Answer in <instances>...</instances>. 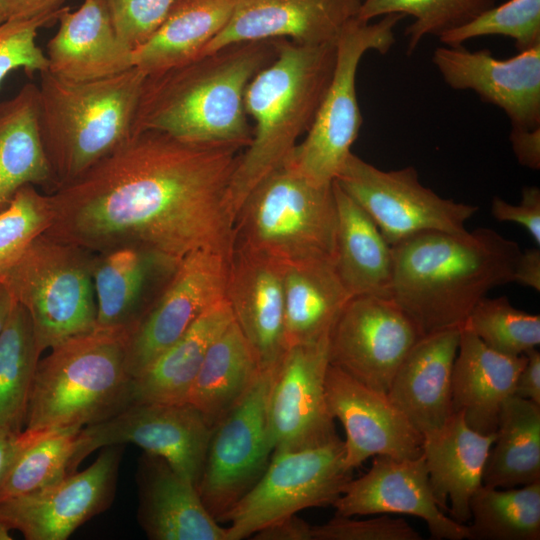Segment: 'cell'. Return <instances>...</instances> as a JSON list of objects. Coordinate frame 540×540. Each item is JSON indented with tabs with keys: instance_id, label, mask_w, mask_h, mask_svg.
<instances>
[{
	"instance_id": "52",
	"label": "cell",
	"mask_w": 540,
	"mask_h": 540,
	"mask_svg": "<svg viewBox=\"0 0 540 540\" xmlns=\"http://www.w3.org/2000/svg\"><path fill=\"white\" fill-rule=\"evenodd\" d=\"M16 301L5 283L0 281V335Z\"/></svg>"
},
{
	"instance_id": "24",
	"label": "cell",
	"mask_w": 540,
	"mask_h": 540,
	"mask_svg": "<svg viewBox=\"0 0 540 540\" xmlns=\"http://www.w3.org/2000/svg\"><path fill=\"white\" fill-rule=\"evenodd\" d=\"M47 43L48 71L70 81L111 77L133 68V50L117 36L105 0L64 6Z\"/></svg>"
},
{
	"instance_id": "45",
	"label": "cell",
	"mask_w": 540,
	"mask_h": 540,
	"mask_svg": "<svg viewBox=\"0 0 540 540\" xmlns=\"http://www.w3.org/2000/svg\"><path fill=\"white\" fill-rule=\"evenodd\" d=\"M422 537L403 518L386 514L355 520L335 515L319 526H312V540H421Z\"/></svg>"
},
{
	"instance_id": "26",
	"label": "cell",
	"mask_w": 540,
	"mask_h": 540,
	"mask_svg": "<svg viewBox=\"0 0 540 540\" xmlns=\"http://www.w3.org/2000/svg\"><path fill=\"white\" fill-rule=\"evenodd\" d=\"M138 522L151 540H226V528L209 513L197 486L163 458L145 453L137 472Z\"/></svg>"
},
{
	"instance_id": "47",
	"label": "cell",
	"mask_w": 540,
	"mask_h": 540,
	"mask_svg": "<svg viewBox=\"0 0 540 540\" xmlns=\"http://www.w3.org/2000/svg\"><path fill=\"white\" fill-rule=\"evenodd\" d=\"M513 153L520 165L532 170L540 168V127L511 128L509 135Z\"/></svg>"
},
{
	"instance_id": "21",
	"label": "cell",
	"mask_w": 540,
	"mask_h": 540,
	"mask_svg": "<svg viewBox=\"0 0 540 540\" xmlns=\"http://www.w3.org/2000/svg\"><path fill=\"white\" fill-rule=\"evenodd\" d=\"M362 0H236L225 27L200 55L251 41L288 39L301 45L335 44Z\"/></svg>"
},
{
	"instance_id": "41",
	"label": "cell",
	"mask_w": 540,
	"mask_h": 540,
	"mask_svg": "<svg viewBox=\"0 0 540 540\" xmlns=\"http://www.w3.org/2000/svg\"><path fill=\"white\" fill-rule=\"evenodd\" d=\"M492 35L513 39L518 52L540 44V0L495 4L469 22L443 33L439 40L447 46H460L470 39Z\"/></svg>"
},
{
	"instance_id": "42",
	"label": "cell",
	"mask_w": 540,
	"mask_h": 540,
	"mask_svg": "<svg viewBox=\"0 0 540 540\" xmlns=\"http://www.w3.org/2000/svg\"><path fill=\"white\" fill-rule=\"evenodd\" d=\"M51 207L47 193L34 185L22 187L0 211V281L30 244L49 227Z\"/></svg>"
},
{
	"instance_id": "32",
	"label": "cell",
	"mask_w": 540,
	"mask_h": 540,
	"mask_svg": "<svg viewBox=\"0 0 540 540\" xmlns=\"http://www.w3.org/2000/svg\"><path fill=\"white\" fill-rule=\"evenodd\" d=\"M286 346L318 341L351 298L329 261L282 265Z\"/></svg>"
},
{
	"instance_id": "11",
	"label": "cell",
	"mask_w": 540,
	"mask_h": 540,
	"mask_svg": "<svg viewBox=\"0 0 540 540\" xmlns=\"http://www.w3.org/2000/svg\"><path fill=\"white\" fill-rule=\"evenodd\" d=\"M374 221L390 246L428 231L463 232L476 205L443 198L406 166L382 170L352 152L334 180Z\"/></svg>"
},
{
	"instance_id": "13",
	"label": "cell",
	"mask_w": 540,
	"mask_h": 540,
	"mask_svg": "<svg viewBox=\"0 0 540 540\" xmlns=\"http://www.w3.org/2000/svg\"><path fill=\"white\" fill-rule=\"evenodd\" d=\"M212 430L204 415L187 402L132 403L110 418L80 430L71 472L99 448L131 443L163 458L197 486Z\"/></svg>"
},
{
	"instance_id": "1",
	"label": "cell",
	"mask_w": 540,
	"mask_h": 540,
	"mask_svg": "<svg viewBox=\"0 0 540 540\" xmlns=\"http://www.w3.org/2000/svg\"><path fill=\"white\" fill-rule=\"evenodd\" d=\"M244 148L132 133L48 194L43 233L91 253L136 246L174 262L199 250L233 252L227 195Z\"/></svg>"
},
{
	"instance_id": "51",
	"label": "cell",
	"mask_w": 540,
	"mask_h": 540,
	"mask_svg": "<svg viewBox=\"0 0 540 540\" xmlns=\"http://www.w3.org/2000/svg\"><path fill=\"white\" fill-rule=\"evenodd\" d=\"M513 282L540 291V250L530 248L521 251L515 264Z\"/></svg>"
},
{
	"instance_id": "9",
	"label": "cell",
	"mask_w": 540,
	"mask_h": 540,
	"mask_svg": "<svg viewBox=\"0 0 540 540\" xmlns=\"http://www.w3.org/2000/svg\"><path fill=\"white\" fill-rule=\"evenodd\" d=\"M402 14H387L377 22L352 18L336 42L332 78L304 139L282 165L316 184L337 177L359 135L362 115L356 94V74L363 55L387 53L395 43L394 29Z\"/></svg>"
},
{
	"instance_id": "2",
	"label": "cell",
	"mask_w": 540,
	"mask_h": 540,
	"mask_svg": "<svg viewBox=\"0 0 540 540\" xmlns=\"http://www.w3.org/2000/svg\"><path fill=\"white\" fill-rule=\"evenodd\" d=\"M392 247L391 297L422 336L462 327L477 302L513 282L517 242L491 228L428 231Z\"/></svg>"
},
{
	"instance_id": "6",
	"label": "cell",
	"mask_w": 540,
	"mask_h": 540,
	"mask_svg": "<svg viewBox=\"0 0 540 540\" xmlns=\"http://www.w3.org/2000/svg\"><path fill=\"white\" fill-rule=\"evenodd\" d=\"M129 336L95 326L51 348L36 368L26 428H83L130 405Z\"/></svg>"
},
{
	"instance_id": "5",
	"label": "cell",
	"mask_w": 540,
	"mask_h": 540,
	"mask_svg": "<svg viewBox=\"0 0 540 540\" xmlns=\"http://www.w3.org/2000/svg\"><path fill=\"white\" fill-rule=\"evenodd\" d=\"M145 74L133 67L90 81L39 73V129L57 186L121 145L131 134ZM56 186V187H57Z\"/></svg>"
},
{
	"instance_id": "40",
	"label": "cell",
	"mask_w": 540,
	"mask_h": 540,
	"mask_svg": "<svg viewBox=\"0 0 540 540\" xmlns=\"http://www.w3.org/2000/svg\"><path fill=\"white\" fill-rule=\"evenodd\" d=\"M462 327L506 356L523 355L540 344V316L515 308L506 296L480 299Z\"/></svg>"
},
{
	"instance_id": "27",
	"label": "cell",
	"mask_w": 540,
	"mask_h": 540,
	"mask_svg": "<svg viewBox=\"0 0 540 540\" xmlns=\"http://www.w3.org/2000/svg\"><path fill=\"white\" fill-rule=\"evenodd\" d=\"M496 432L471 429L460 412L423 437V456L435 501L454 521L470 520L469 503L482 485L484 467Z\"/></svg>"
},
{
	"instance_id": "54",
	"label": "cell",
	"mask_w": 540,
	"mask_h": 540,
	"mask_svg": "<svg viewBox=\"0 0 540 540\" xmlns=\"http://www.w3.org/2000/svg\"><path fill=\"white\" fill-rule=\"evenodd\" d=\"M3 21H4V19H3L2 15L0 14V23L3 22Z\"/></svg>"
},
{
	"instance_id": "49",
	"label": "cell",
	"mask_w": 540,
	"mask_h": 540,
	"mask_svg": "<svg viewBox=\"0 0 540 540\" xmlns=\"http://www.w3.org/2000/svg\"><path fill=\"white\" fill-rule=\"evenodd\" d=\"M255 540H312V526L296 514L278 520L253 535Z\"/></svg>"
},
{
	"instance_id": "20",
	"label": "cell",
	"mask_w": 540,
	"mask_h": 540,
	"mask_svg": "<svg viewBox=\"0 0 540 540\" xmlns=\"http://www.w3.org/2000/svg\"><path fill=\"white\" fill-rule=\"evenodd\" d=\"M333 506L336 515L407 514L427 523L433 539L469 538L468 527L447 516L438 506L429 482L425 459L374 456L371 468L351 479Z\"/></svg>"
},
{
	"instance_id": "46",
	"label": "cell",
	"mask_w": 540,
	"mask_h": 540,
	"mask_svg": "<svg viewBox=\"0 0 540 540\" xmlns=\"http://www.w3.org/2000/svg\"><path fill=\"white\" fill-rule=\"evenodd\" d=\"M492 216L498 221L514 222L521 225L540 246V189L537 186H525L521 191V200L511 204L495 196L491 203Z\"/></svg>"
},
{
	"instance_id": "15",
	"label": "cell",
	"mask_w": 540,
	"mask_h": 540,
	"mask_svg": "<svg viewBox=\"0 0 540 540\" xmlns=\"http://www.w3.org/2000/svg\"><path fill=\"white\" fill-rule=\"evenodd\" d=\"M122 445L104 447L81 472L41 490L0 501V524L27 540H65L104 512L116 491Z\"/></svg>"
},
{
	"instance_id": "39",
	"label": "cell",
	"mask_w": 540,
	"mask_h": 540,
	"mask_svg": "<svg viewBox=\"0 0 540 540\" xmlns=\"http://www.w3.org/2000/svg\"><path fill=\"white\" fill-rule=\"evenodd\" d=\"M496 4V0H363L357 18L370 22L387 14L411 16L406 28L408 55L426 36L438 38L455 29Z\"/></svg>"
},
{
	"instance_id": "18",
	"label": "cell",
	"mask_w": 540,
	"mask_h": 540,
	"mask_svg": "<svg viewBox=\"0 0 540 540\" xmlns=\"http://www.w3.org/2000/svg\"><path fill=\"white\" fill-rule=\"evenodd\" d=\"M432 63L451 88L472 90L502 109L512 128L540 127V44L508 59H497L488 49L442 45Z\"/></svg>"
},
{
	"instance_id": "28",
	"label": "cell",
	"mask_w": 540,
	"mask_h": 540,
	"mask_svg": "<svg viewBox=\"0 0 540 540\" xmlns=\"http://www.w3.org/2000/svg\"><path fill=\"white\" fill-rule=\"evenodd\" d=\"M526 362L498 353L472 331L461 327L452 372V410L481 434L496 431L504 402L514 393L515 382Z\"/></svg>"
},
{
	"instance_id": "4",
	"label": "cell",
	"mask_w": 540,
	"mask_h": 540,
	"mask_svg": "<svg viewBox=\"0 0 540 540\" xmlns=\"http://www.w3.org/2000/svg\"><path fill=\"white\" fill-rule=\"evenodd\" d=\"M275 45L274 59L251 79L244 95L254 125L228 190L234 221L251 190L284 163L308 132L335 67L336 43L301 45L276 39Z\"/></svg>"
},
{
	"instance_id": "53",
	"label": "cell",
	"mask_w": 540,
	"mask_h": 540,
	"mask_svg": "<svg viewBox=\"0 0 540 540\" xmlns=\"http://www.w3.org/2000/svg\"><path fill=\"white\" fill-rule=\"evenodd\" d=\"M16 434L0 431V475L6 462L12 440Z\"/></svg>"
},
{
	"instance_id": "44",
	"label": "cell",
	"mask_w": 540,
	"mask_h": 540,
	"mask_svg": "<svg viewBox=\"0 0 540 540\" xmlns=\"http://www.w3.org/2000/svg\"><path fill=\"white\" fill-rule=\"evenodd\" d=\"M114 30L132 50L160 27L175 0H105Z\"/></svg>"
},
{
	"instance_id": "36",
	"label": "cell",
	"mask_w": 540,
	"mask_h": 540,
	"mask_svg": "<svg viewBox=\"0 0 540 540\" xmlns=\"http://www.w3.org/2000/svg\"><path fill=\"white\" fill-rule=\"evenodd\" d=\"M482 484L513 488L540 480V405L517 397L503 404Z\"/></svg>"
},
{
	"instance_id": "30",
	"label": "cell",
	"mask_w": 540,
	"mask_h": 540,
	"mask_svg": "<svg viewBox=\"0 0 540 540\" xmlns=\"http://www.w3.org/2000/svg\"><path fill=\"white\" fill-rule=\"evenodd\" d=\"M337 210L334 268L351 297H391L392 247L364 211L335 181Z\"/></svg>"
},
{
	"instance_id": "10",
	"label": "cell",
	"mask_w": 540,
	"mask_h": 540,
	"mask_svg": "<svg viewBox=\"0 0 540 540\" xmlns=\"http://www.w3.org/2000/svg\"><path fill=\"white\" fill-rule=\"evenodd\" d=\"M339 437L323 445L275 452L260 479L223 516L226 540H242L310 508L333 505L352 479Z\"/></svg>"
},
{
	"instance_id": "50",
	"label": "cell",
	"mask_w": 540,
	"mask_h": 540,
	"mask_svg": "<svg viewBox=\"0 0 540 540\" xmlns=\"http://www.w3.org/2000/svg\"><path fill=\"white\" fill-rule=\"evenodd\" d=\"M526 362L514 387V396L540 405V353L534 348L525 353Z\"/></svg>"
},
{
	"instance_id": "16",
	"label": "cell",
	"mask_w": 540,
	"mask_h": 540,
	"mask_svg": "<svg viewBox=\"0 0 540 540\" xmlns=\"http://www.w3.org/2000/svg\"><path fill=\"white\" fill-rule=\"evenodd\" d=\"M328 365L329 335L287 348L268 401L273 453L313 448L339 437L325 396Z\"/></svg>"
},
{
	"instance_id": "3",
	"label": "cell",
	"mask_w": 540,
	"mask_h": 540,
	"mask_svg": "<svg viewBox=\"0 0 540 540\" xmlns=\"http://www.w3.org/2000/svg\"><path fill=\"white\" fill-rule=\"evenodd\" d=\"M276 39L235 43L146 75L132 133L156 130L192 143L244 149L253 134L244 106L251 79L276 55Z\"/></svg>"
},
{
	"instance_id": "37",
	"label": "cell",
	"mask_w": 540,
	"mask_h": 540,
	"mask_svg": "<svg viewBox=\"0 0 540 540\" xmlns=\"http://www.w3.org/2000/svg\"><path fill=\"white\" fill-rule=\"evenodd\" d=\"M41 354L30 317L16 302L0 335V431H22Z\"/></svg>"
},
{
	"instance_id": "8",
	"label": "cell",
	"mask_w": 540,
	"mask_h": 540,
	"mask_svg": "<svg viewBox=\"0 0 540 540\" xmlns=\"http://www.w3.org/2000/svg\"><path fill=\"white\" fill-rule=\"evenodd\" d=\"M92 255L42 234L2 280L27 311L42 353L95 328Z\"/></svg>"
},
{
	"instance_id": "17",
	"label": "cell",
	"mask_w": 540,
	"mask_h": 540,
	"mask_svg": "<svg viewBox=\"0 0 540 540\" xmlns=\"http://www.w3.org/2000/svg\"><path fill=\"white\" fill-rule=\"evenodd\" d=\"M232 254L199 250L184 257L145 317L130 334L133 378L174 344L209 307L226 297Z\"/></svg>"
},
{
	"instance_id": "29",
	"label": "cell",
	"mask_w": 540,
	"mask_h": 540,
	"mask_svg": "<svg viewBox=\"0 0 540 540\" xmlns=\"http://www.w3.org/2000/svg\"><path fill=\"white\" fill-rule=\"evenodd\" d=\"M233 321L226 299L205 310L187 331L132 378V403H185L205 355Z\"/></svg>"
},
{
	"instance_id": "22",
	"label": "cell",
	"mask_w": 540,
	"mask_h": 540,
	"mask_svg": "<svg viewBox=\"0 0 540 540\" xmlns=\"http://www.w3.org/2000/svg\"><path fill=\"white\" fill-rule=\"evenodd\" d=\"M178 263L136 246L93 253L96 327L130 335L164 290Z\"/></svg>"
},
{
	"instance_id": "19",
	"label": "cell",
	"mask_w": 540,
	"mask_h": 540,
	"mask_svg": "<svg viewBox=\"0 0 540 540\" xmlns=\"http://www.w3.org/2000/svg\"><path fill=\"white\" fill-rule=\"evenodd\" d=\"M329 411L346 433L344 463L353 470L376 455L417 458L423 453V436L387 394L360 383L329 363L325 375Z\"/></svg>"
},
{
	"instance_id": "43",
	"label": "cell",
	"mask_w": 540,
	"mask_h": 540,
	"mask_svg": "<svg viewBox=\"0 0 540 540\" xmlns=\"http://www.w3.org/2000/svg\"><path fill=\"white\" fill-rule=\"evenodd\" d=\"M62 9L32 19L0 23V85L10 72L20 68L30 75L48 70V59L36 38L42 27L58 21Z\"/></svg>"
},
{
	"instance_id": "25",
	"label": "cell",
	"mask_w": 540,
	"mask_h": 540,
	"mask_svg": "<svg viewBox=\"0 0 540 540\" xmlns=\"http://www.w3.org/2000/svg\"><path fill=\"white\" fill-rule=\"evenodd\" d=\"M461 327L421 337L396 371L387 396L424 437L452 415V372Z\"/></svg>"
},
{
	"instance_id": "48",
	"label": "cell",
	"mask_w": 540,
	"mask_h": 540,
	"mask_svg": "<svg viewBox=\"0 0 540 540\" xmlns=\"http://www.w3.org/2000/svg\"><path fill=\"white\" fill-rule=\"evenodd\" d=\"M67 0H0L4 20L32 19L61 10Z\"/></svg>"
},
{
	"instance_id": "33",
	"label": "cell",
	"mask_w": 540,
	"mask_h": 540,
	"mask_svg": "<svg viewBox=\"0 0 540 540\" xmlns=\"http://www.w3.org/2000/svg\"><path fill=\"white\" fill-rule=\"evenodd\" d=\"M236 0H175L156 32L133 50V66L145 75L186 63L228 23Z\"/></svg>"
},
{
	"instance_id": "34",
	"label": "cell",
	"mask_w": 540,
	"mask_h": 540,
	"mask_svg": "<svg viewBox=\"0 0 540 540\" xmlns=\"http://www.w3.org/2000/svg\"><path fill=\"white\" fill-rule=\"evenodd\" d=\"M260 368L233 321L210 345L190 389L187 403L214 426L250 389Z\"/></svg>"
},
{
	"instance_id": "23",
	"label": "cell",
	"mask_w": 540,
	"mask_h": 540,
	"mask_svg": "<svg viewBox=\"0 0 540 540\" xmlns=\"http://www.w3.org/2000/svg\"><path fill=\"white\" fill-rule=\"evenodd\" d=\"M282 273L281 264L233 248L226 299L260 369L278 366L287 350Z\"/></svg>"
},
{
	"instance_id": "35",
	"label": "cell",
	"mask_w": 540,
	"mask_h": 540,
	"mask_svg": "<svg viewBox=\"0 0 540 540\" xmlns=\"http://www.w3.org/2000/svg\"><path fill=\"white\" fill-rule=\"evenodd\" d=\"M81 429L25 428L16 434L0 475V501L41 490L71 474Z\"/></svg>"
},
{
	"instance_id": "31",
	"label": "cell",
	"mask_w": 540,
	"mask_h": 540,
	"mask_svg": "<svg viewBox=\"0 0 540 540\" xmlns=\"http://www.w3.org/2000/svg\"><path fill=\"white\" fill-rule=\"evenodd\" d=\"M26 185L47 193L57 186L40 136L38 86L31 82L0 101V211Z\"/></svg>"
},
{
	"instance_id": "55",
	"label": "cell",
	"mask_w": 540,
	"mask_h": 540,
	"mask_svg": "<svg viewBox=\"0 0 540 540\" xmlns=\"http://www.w3.org/2000/svg\"><path fill=\"white\" fill-rule=\"evenodd\" d=\"M363 1V0H362Z\"/></svg>"
},
{
	"instance_id": "14",
	"label": "cell",
	"mask_w": 540,
	"mask_h": 540,
	"mask_svg": "<svg viewBox=\"0 0 540 540\" xmlns=\"http://www.w3.org/2000/svg\"><path fill=\"white\" fill-rule=\"evenodd\" d=\"M423 337L392 297H351L329 334V363L387 394L393 377Z\"/></svg>"
},
{
	"instance_id": "38",
	"label": "cell",
	"mask_w": 540,
	"mask_h": 540,
	"mask_svg": "<svg viewBox=\"0 0 540 540\" xmlns=\"http://www.w3.org/2000/svg\"><path fill=\"white\" fill-rule=\"evenodd\" d=\"M472 540H539L540 480L520 488L481 485L469 503Z\"/></svg>"
},
{
	"instance_id": "7",
	"label": "cell",
	"mask_w": 540,
	"mask_h": 540,
	"mask_svg": "<svg viewBox=\"0 0 540 540\" xmlns=\"http://www.w3.org/2000/svg\"><path fill=\"white\" fill-rule=\"evenodd\" d=\"M233 248L281 265L334 264L337 210L330 184H316L284 165L248 194L234 221Z\"/></svg>"
},
{
	"instance_id": "12",
	"label": "cell",
	"mask_w": 540,
	"mask_h": 540,
	"mask_svg": "<svg viewBox=\"0 0 540 540\" xmlns=\"http://www.w3.org/2000/svg\"><path fill=\"white\" fill-rule=\"evenodd\" d=\"M277 368L260 369L244 397L212 430L197 489L218 522L255 485L271 460L267 410Z\"/></svg>"
}]
</instances>
